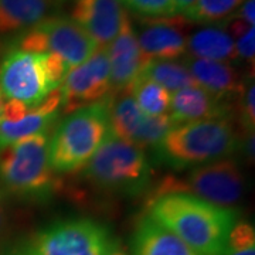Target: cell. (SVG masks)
<instances>
[{
    "label": "cell",
    "mask_w": 255,
    "mask_h": 255,
    "mask_svg": "<svg viewBox=\"0 0 255 255\" xmlns=\"http://www.w3.org/2000/svg\"><path fill=\"white\" fill-rule=\"evenodd\" d=\"M147 216L200 255H224L228 234L238 221L236 209L220 207L189 193L155 196Z\"/></svg>",
    "instance_id": "6da1fadb"
},
{
    "label": "cell",
    "mask_w": 255,
    "mask_h": 255,
    "mask_svg": "<svg viewBox=\"0 0 255 255\" xmlns=\"http://www.w3.org/2000/svg\"><path fill=\"white\" fill-rule=\"evenodd\" d=\"M238 147L237 132L224 118L174 125L155 150L160 162L174 170H184L230 157Z\"/></svg>",
    "instance_id": "7a4b0ae2"
},
{
    "label": "cell",
    "mask_w": 255,
    "mask_h": 255,
    "mask_svg": "<svg viewBox=\"0 0 255 255\" xmlns=\"http://www.w3.org/2000/svg\"><path fill=\"white\" fill-rule=\"evenodd\" d=\"M110 132V100L74 111L48 142V163L54 173H71L88 163Z\"/></svg>",
    "instance_id": "3957f363"
},
{
    "label": "cell",
    "mask_w": 255,
    "mask_h": 255,
    "mask_svg": "<svg viewBox=\"0 0 255 255\" xmlns=\"http://www.w3.org/2000/svg\"><path fill=\"white\" fill-rule=\"evenodd\" d=\"M85 176L102 190L137 196L147 189L150 166L143 147L108 132L84 169Z\"/></svg>",
    "instance_id": "277c9868"
},
{
    "label": "cell",
    "mask_w": 255,
    "mask_h": 255,
    "mask_svg": "<svg viewBox=\"0 0 255 255\" xmlns=\"http://www.w3.org/2000/svg\"><path fill=\"white\" fill-rule=\"evenodd\" d=\"M48 133L41 132L0 149V180L20 197L46 199L55 187L48 163Z\"/></svg>",
    "instance_id": "5b68a950"
},
{
    "label": "cell",
    "mask_w": 255,
    "mask_h": 255,
    "mask_svg": "<svg viewBox=\"0 0 255 255\" xmlns=\"http://www.w3.org/2000/svg\"><path fill=\"white\" fill-rule=\"evenodd\" d=\"M117 244L110 228L90 219L55 221L6 255H105Z\"/></svg>",
    "instance_id": "8992f818"
},
{
    "label": "cell",
    "mask_w": 255,
    "mask_h": 255,
    "mask_svg": "<svg viewBox=\"0 0 255 255\" xmlns=\"http://www.w3.org/2000/svg\"><path fill=\"white\" fill-rule=\"evenodd\" d=\"M244 176L238 163L231 159H220L193 167L183 179L167 176L160 182L155 196L164 193H189L220 207L233 209L244 196Z\"/></svg>",
    "instance_id": "52a82bcc"
},
{
    "label": "cell",
    "mask_w": 255,
    "mask_h": 255,
    "mask_svg": "<svg viewBox=\"0 0 255 255\" xmlns=\"http://www.w3.org/2000/svg\"><path fill=\"white\" fill-rule=\"evenodd\" d=\"M14 48L27 53H53L64 60L68 68L80 65L98 50L94 40L75 21L63 16L44 18L24 31Z\"/></svg>",
    "instance_id": "ba28073f"
},
{
    "label": "cell",
    "mask_w": 255,
    "mask_h": 255,
    "mask_svg": "<svg viewBox=\"0 0 255 255\" xmlns=\"http://www.w3.org/2000/svg\"><path fill=\"white\" fill-rule=\"evenodd\" d=\"M55 90L48 78L46 53L11 48L0 64V92L33 110Z\"/></svg>",
    "instance_id": "9c48e42d"
},
{
    "label": "cell",
    "mask_w": 255,
    "mask_h": 255,
    "mask_svg": "<svg viewBox=\"0 0 255 255\" xmlns=\"http://www.w3.org/2000/svg\"><path fill=\"white\" fill-rule=\"evenodd\" d=\"M60 87L65 114L105 100L112 88L107 48H98L88 60L70 68Z\"/></svg>",
    "instance_id": "30bf717a"
},
{
    "label": "cell",
    "mask_w": 255,
    "mask_h": 255,
    "mask_svg": "<svg viewBox=\"0 0 255 255\" xmlns=\"http://www.w3.org/2000/svg\"><path fill=\"white\" fill-rule=\"evenodd\" d=\"M173 127L169 114L146 115L128 92L112 104L110 100V132L130 143L155 147Z\"/></svg>",
    "instance_id": "8fae6325"
},
{
    "label": "cell",
    "mask_w": 255,
    "mask_h": 255,
    "mask_svg": "<svg viewBox=\"0 0 255 255\" xmlns=\"http://www.w3.org/2000/svg\"><path fill=\"white\" fill-rule=\"evenodd\" d=\"M127 11L119 0H71L70 18L91 37L98 48H107L118 34Z\"/></svg>",
    "instance_id": "7c38bea8"
},
{
    "label": "cell",
    "mask_w": 255,
    "mask_h": 255,
    "mask_svg": "<svg viewBox=\"0 0 255 255\" xmlns=\"http://www.w3.org/2000/svg\"><path fill=\"white\" fill-rule=\"evenodd\" d=\"M111 68V85L117 90H127L139 77L149 60L142 54L132 21L125 14L118 34L107 47Z\"/></svg>",
    "instance_id": "4fadbf2b"
},
{
    "label": "cell",
    "mask_w": 255,
    "mask_h": 255,
    "mask_svg": "<svg viewBox=\"0 0 255 255\" xmlns=\"http://www.w3.org/2000/svg\"><path fill=\"white\" fill-rule=\"evenodd\" d=\"M180 18H150L136 36L142 54L146 60L174 61L187 54V38Z\"/></svg>",
    "instance_id": "5bb4252c"
},
{
    "label": "cell",
    "mask_w": 255,
    "mask_h": 255,
    "mask_svg": "<svg viewBox=\"0 0 255 255\" xmlns=\"http://www.w3.org/2000/svg\"><path fill=\"white\" fill-rule=\"evenodd\" d=\"M169 111L174 125H180L197 121L228 118L230 107L226 101L216 98L196 84L173 92Z\"/></svg>",
    "instance_id": "9a60e30c"
},
{
    "label": "cell",
    "mask_w": 255,
    "mask_h": 255,
    "mask_svg": "<svg viewBox=\"0 0 255 255\" xmlns=\"http://www.w3.org/2000/svg\"><path fill=\"white\" fill-rule=\"evenodd\" d=\"M183 64L191 74L194 82L219 100L226 101L231 95L241 92L244 84L238 71L228 63L203 60L187 55Z\"/></svg>",
    "instance_id": "2e32d148"
},
{
    "label": "cell",
    "mask_w": 255,
    "mask_h": 255,
    "mask_svg": "<svg viewBox=\"0 0 255 255\" xmlns=\"http://www.w3.org/2000/svg\"><path fill=\"white\" fill-rule=\"evenodd\" d=\"M133 255H200L149 216L140 219L132 238Z\"/></svg>",
    "instance_id": "e0dca14e"
},
{
    "label": "cell",
    "mask_w": 255,
    "mask_h": 255,
    "mask_svg": "<svg viewBox=\"0 0 255 255\" xmlns=\"http://www.w3.org/2000/svg\"><path fill=\"white\" fill-rule=\"evenodd\" d=\"M54 0H0V36L24 33L41 23Z\"/></svg>",
    "instance_id": "ac0fdd59"
},
{
    "label": "cell",
    "mask_w": 255,
    "mask_h": 255,
    "mask_svg": "<svg viewBox=\"0 0 255 255\" xmlns=\"http://www.w3.org/2000/svg\"><path fill=\"white\" fill-rule=\"evenodd\" d=\"M187 53L190 57L233 63L238 58L236 44L223 26H207L187 38Z\"/></svg>",
    "instance_id": "d6986e66"
},
{
    "label": "cell",
    "mask_w": 255,
    "mask_h": 255,
    "mask_svg": "<svg viewBox=\"0 0 255 255\" xmlns=\"http://www.w3.org/2000/svg\"><path fill=\"white\" fill-rule=\"evenodd\" d=\"M125 91L133 98L139 110L149 117H159L169 114L170 92L152 80L139 75Z\"/></svg>",
    "instance_id": "ffe728a7"
},
{
    "label": "cell",
    "mask_w": 255,
    "mask_h": 255,
    "mask_svg": "<svg viewBox=\"0 0 255 255\" xmlns=\"http://www.w3.org/2000/svg\"><path fill=\"white\" fill-rule=\"evenodd\" d=\"M139 75L152 80L166 91L176 92L186 87L196 85L186 65L169 60H150L147 61Z\"/></svg>",
    "instance_id": "44dd1931"
},
{
    "label": "cell",
    "mask_w": 255,
    "mask_h": 255,
    "mask_svg": "<svg viewBox=\"0 0 255 255\" xmlns=\"http://www.w3.org/2000/svg\"><path fill=\"white\" fill-rule=\"evenodd\" d=\"M57 115L58 114H50V115L41 114L33 108L18 122L0 121V149L21 139H26L41 132H47V129L53 125Z\"/></svg>",
    "instance_id": "7402d4cb"
},
{
    "label": "cell",
    "mask_w": 255,
    "mask_h": 255,
    "mask_svg": "<svg viewBox=\"0 0 255 255\" xmlns=\"http://www.w3.org/2000/svg\"><path fill=\"white\" fill-rule=\"evenodd\" d=\"M246 0H196L184 17L196 23H216L233 16Z\"/></svg>",
    "instance_id": "603a6c76"
},
{
    "label": "cell",
    "mask_w": 255,
    "mask_h": 255,
    "mask_svg": "<svg viewBox=\"0 0 255 255\" xmlns=\"http://www.w3.org/2000/svg\"><path fill=\"white\" fill-rule=\"evenodd\" d=\"M224 255H255L254 227L247 221H237L231 228Z\"/></svg>",
    "instance_id": "cb8c5ba5"
},
{
    "label": "cell",
    "mask_w": 255,
    "mask_h": 255,
    "mask_svg": "<svg viewBox=\"0 0 255 255\" xmlns=\"http://www.w3.org/2000/svg\"><path fill=\"white\" fill-rule=\"evenodd\" d=\"M139 16L147 18H169L177 14L173 0H119Z\"/></svg>",
    "instance_id": "d4e9b609"
},
{
    "label": "cell",
    "mask_w": 255,
    "mask_h": 255,
    "mask_svg": "<svg viewBox=\"0 0 255 255\" xmlns=\"http://www.w3.org/2000/svg\"><path fill=\"white\" fill-rule=\"evenodd\" d=\"M241 95V122L247 133H254L255 127V104H254V80H248L243 87Z\"/></svg>",
    "instance_id": "484cf974"
},
{
    "label": "cell",
    "mask_w": 255,
    "mask_h": 255,
    "mask_svg": "<svg viewBox=\"0 0 255 255\" xmlns=\"http://www.w3.org/2000/svg\"><path fill=\"white\" fill-rule=\"evenodd\" d=\"M30 108H27L23 102L9 100L6 104H3L1 112H0V121L4 122H18L28 114Z\"/></svg>",
    "instance_id": "4316f807"
},
{
    "label": "cell",
    "mask_w": 255,
    "mask_h": 255,
    "mask_svg": "<svg viewBox=\"0 0 255 255\" xmlns=\"http://www.w3.org/2000/svg\"><path fill=\"white\" fill-rule=\"evenodd\" d=\"M236 17L244 20L247 24L254 26L255 21V0H246L240 9H238V14Z\"/></svg>",
    "instance_id": "83f0119b"
},
{
    "label": "cell",
    "mask_w": 255,
    "mask_h": 255,
    "mask_svg": "<svg viewBox=\"0 0 255 255\" xmlns=\"http://www.w3.org/2000/svg\"><path fill=\"white\" fill-rule=\"evenodd\" d=\"M196 0H173L174 7L177 10V14L182 13L183 16L191 9V6L194 4Z\"/></svg>",
    "instance_id": "f1b7e54d"
},
{
    "label": "cell",
    "mask_w": 255,
    "mask_h": 255,
    "mask_svg": "<svg viewBox=\"0 0 255 255\" xmlns=\"http://www.w3.org/2000/svg\"><path fill=\"white\" fill-rule=\"evenodd\" d=\"M105 255H127V254H125V253H124V251L119 248L118 243H117V244L112 247V248H111L110 251H108V253H107Z\"/></svg>",
    "instance_id": "f546056e"
},
{
    "label": "cell",
    "mask_w": 255,
    "mask_h": 255,
    "mask_svg": "<svg viewBox=\"0 0 255 255\" xmlns=\"http://www.w3.org/2000/svg\"><path fill=\"white\" fill-rule=\"evenodd\" d=\"M4 228V214H3V210L0 209V234Z\"/></svg>",
    "instance_id": "4dcf8cb0"
},
{
    "label": "cell",
    "mask_w": 255,
    "mask_h": 255,
    "mask_svg": "<svg viewBox=\"0 0 255 255\" xmlns=\"http://www.w3.org/2000/svg\"><path fill=\"white\" fill-rule=\"evenodd\" d=\"M1 97H3V95H1V92H0V112H1V107H3V101H1Z\"/></svg>",
    "instance_id": "1f68e13d"
}]
</instances>
